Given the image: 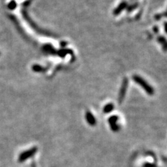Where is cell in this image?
<instances>
[{
	"instance_id": "cell-8",
	"label": "cell",
	"mask_w": 167,
	"mask_h": 167,
	"mask_svg": "<svg viewBox=\"0 0 167 167\" xmlns=\"http://www.w3.org/2000/svg\"><path fill=\"white\" fill-rule=\"evenodd\" d=\"M32 71H34L36 73H40V72H44L45 71V68H44L43 67H42L41 66L38 65V64H35V65L32 66Z\"/></svg>"
},
{
	"instance_id": "cell-10",
	"label": "cell",
	"mask_w": 167,
	"mask_h": 167,
	"mask_svg": "<svg viewBox=\"0 0 167 167\" xmlns=\"http://www.w3.org/2000/svg\"><path fill=\"white\" fill-rule=\"evenodd\" d=\"M57 53L60 57L63 58V57H65V56L66 55V54H69V53H72V52L71 51V50L63 49V50H60L59 51H58L57 52Z\"/></svg>"
},
{
	"instance_id": "cell-4",
	"label": "cell",
	"mask_w": 167,
	"mask_h": 167,
	"mask_svg": "<svg viewBox=\"0 0 167 167\" xmlns=\"http://www.w3.org/2000/svg\"><path fill=\"white\" fill-rule=\"evenodd\" d=\"M118 120V117L116 116H112L109 118V123L110 127L112 131L117 132L119 130L120 126L118 125L117 121Z\"/></svg>"
},
{
	"instance_id": "cell-13",
	"label": "cell",
	"mask_w": 167,
	"mask_h": 167,
	"mask_svg": "<svg viewBox=\"0 0 167 167\" xmlns=\"http://www.w3.org/2000/svg\"><path fill=\"white\" fill-rule=\"evenodd\" d=\"M138 6H139V4L138 3H135V4H131L130 6H128L127 11L128 12H132L133 10H135V9H137V8L138 7Z\"/></svg>"
},
{
	"instance_id": "cell-12",
	"label": "cell",
	"mask_w": 167,
	"mask_h": 167,
	"mask_svg": "<svg viewBox=\"0 0 167 167\" xmlns=\"http://www.w3.org/2000/svg\"><path fill=\"white\" fill-rule=\"evenodd\" d=\"M158 41L160 42L163 46H164V49L165 51H166V39H165L164 37H163V36L159 37Z\"/></svg>"
},
{
	"instance_id": "cell-3",
	"label": "cell",
	"mask_w": 167,
	"mask_h": 167,
	"mask_svg": "<svg viewBox=\"0 0 167 167\" xmlns=\"http://www.w3.org/2000/svg\"><path fill=\"white\" fill-rule=\"evenodd\" d=\"M37 151V148L36 147H34L32 148V149L30 150L25 151V152L22 153V154H20V157H19V161L20 162H24V160H27V159L30 158L31 157H32L35 153H36Z\"/></svg>"
},
{
	"instance_id": "cell-2",
	"label": "cell",
	"mask_w": 167,
	"mask_h": 167,
	"mask_svg": "<svg viewBox=\"0 0 167 167\" xmlns=\"http://www.w3.org/2000/svg\"><path fill=\"white\" fill-rule=\"evenodd\" d=\"M128 79L127 78H124L123 83H122V86L121 88H120V92H119V96H118V100H119L120 103H121L123 102L124 98L125 96V94H126V91H127V88L128 86Z\"/></svg>"
},
{
	"instance_id": "cell-11",
	"label": "cell",
	"mask_w": 167,
	"mask_h": 167,
	"mask_svg": "<svg viewBox=\"0 0 167 167\" xmlns=\"http://www.w3.org/2000/svg\"><path fill=\"white\" fill-rule=\"evenodd\" d=\"M17 2L15 1V0H12V1H10L9 2V4H8V8H9V9H10V10H14V9H16L17 7Z\"/></svg>"
},
{
	"instance_id": "cell-1",
	"label": "cell",
	"mask_w": 167,
	"mask_h": 167,
	"mask_svg": "<svg viewBox=\"0 0 167 167\" xmlns=\"http://www.w3.org/2000/svg\"><path fill=\"white\" fill-rule=\"evenodd\" d=\"M132 79L136 83L138 84L139 86H141L143 89H144V91L147 93L148 94L150 95V96H152V95L154 94V92H155L154 89H153V87L151 86L150 85H149L148 84L147 81L144 80L142 77L139 76V75H133Z\"/></svg>"
},
{
	"instance_id": "cell-14",
	"label": "cell",
	"mask_w": 167,
	"mask_h": 167,
	"mask_svg": "<svg viewBox=\"0 0 167 167\" xmlns=\"http://www.w3.org/2000/svg\"><path fill=\"white\" fill-rule=\"evenodd\" d=\"M154 31H155V32H157V33L158 32V27H154Z\"/></svg>"
},
{
	"instance_id": "cell-6",
	"label": "cell",
	"mask_w": 167,
	"mask_h": 167,
	"mask_svg": "<svg viewBox=\"0 0 167 167\" xmlns=\"http://www.w3.org/2000/svg\"><path fill=\"white\" fill-rule=\"evenodd\" d=\"M42 50H43V51L45 52H46V53L52 54V55H54V54H57V51H56V50L54 49L53 46L51 45H50V44L45 45L43 47H42Z\"/></svg>"
},
{
	"instance_id": "cell-5",
	"label": "cell",
	"mask_w": 167,
	"mask_h": 167,
	"mask_svg": "<svg viewBox=\"0 0 167 167\" xmlns=\"http://www.w3.org/2000/svg\"><path fill=\"white\" fill-rule=\"evenodd\" d=\"M127 4L126 1H123V2H121L119 5H118V7H116V9H114V15H119L120 13L124 10V9H125L126 8H127Z\"/></svg>"
},
{
	"instance_id": "cell-9",
	"label": "cell",
	"mask_w": 167,
	"mask_h": 167,
	"mask_svg": "<svg viewBox=\"0 0 167 167\" xmlns=\"http://www.w3.org/2000/svg\"><path fill=\"white\" fill-rule=\"evenodd\" d=\"M114 106L112 103H109L107 104H106L103 109L104 113H105V114L110 113V112L114 109Z\"/></svg>"
},
{
	"instance_id": "cell-7",
	"label": "cell",
	"mask_w": 167,
	"mask_h": 167,
	"mask_svg": "<svg viewBox=\"0 0 167 167\" xmlns=\"http://www.w3.org/2000/svg\"><path fill=\"white\" fill-rule=\"evenodd\" d=\"M86 119L89 125L94 126L96 124V120L90 112H87L86 114Z\"/></svg>"
}]
</instances>
